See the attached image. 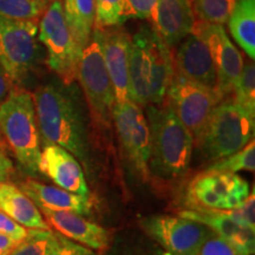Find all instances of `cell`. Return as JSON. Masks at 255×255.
Returning <instances> with one entry per match:
<instances>
[{"mask_svg": "<svg viewBox=\"0 0 255 255\" xmlns=\"http://www.w3.org/2000/svg\"><path fill=\"white\" fill-rule=\"evenodd\" d=\"M44 144H57L77 158L89 176L94 174L92 142L84 97L76 83H49L32 94Z\"/></svg>", "mask_w": 255, "mask_h": 255, "instance_id": "6da1fadb", "label": "cell"}, {"mask_svg": "<svg viewBox=\"0 0 255 255\" xmlns=\"http://www.w3.org/2000/svg\"><path fill=\"white\" fill-rule=\"evenodd\" d=\"M173 75L170 49L154 27L142 26L130 44L129 101L141 108L162 105Z\"/></svg>", "mask_w": 255, "mask_h": 255, "instance_id": "7a4b0ae2", "label": "cell"}, {"mask_svg": "<svg viewBox=\"0 0 255 255\" xmlns=\"http://www.w3.org/2000/svg\"><path fill=\"white\" fill-rule=\"evenodd\" d=\"M145 114L150 133V176L164 182L177 181L189 170L193 136L167 104L146 105Z\"/></svg>", "mask_w": 255, "mask_h": 255, "instance_id": "3957f363", "label": "cell"}, {"mask_svg": "<svg viewBox=\"0 0 255 255\" xmlns=\"http://www.w3.org/2000/svg\"><path fill=\"white\" fill-rule=\"evenodd\" d=\"M0 135L27 174L39 173L40 135L31 92L13 87L0 104Z\"/></svg>", "mask_w": 255, "mask_h": 255, "instance_id": "277c9868", "label": "cell"}, {"mask_svg": "<svg viewBox=\"0 0 255 255\" xmlns=\"http://www.w3.org/2000/svg\"><path fill=\"white\" fill-rule=\"evenodd\" d=\"M254 117L233 98L222 101L213 110L196 145L210 161L227 157L253 139Z\"/></svg>", "mask_w": 255, "mask_h": 255, "instance_id": "5b68a950", "label": "cell"}, {"mask_svg": "<svg viewBox=\"0 0 255 255\" xmlns=\"http://www.w3.org/2000/svg\"><path fill=\"white\" fill-rule=\"evenodd\" d=\"M77 78L94 123L98 129L104 128L110 130L115 94L104 63L101 28H94L88 46L83 50L78 64Z\"/></svg>", "mask_w": 255, "mask_h": 255, "instance_id": "8992f818", "label": "cell"}, {"mask_svg": "<svg viewBox=\"0 0 255 255\" xmlns=\"http://www.w3.org/2000/svg\"><path fill=\"white\" fill-rule=\"evenodd\" d=\"M39 39L47 51V65L69 85L77 78L82 52L76 46L63 12L62 0H51L38 25Z\"/></svg>", "mask_w": 255, "mask_h": 255, "instance_id": "52a82bcc", "label": "cell"}, {"mask_svg": "<svg viewBox=\"0 0 255 255\" xmlns=\"http://www.w3.org/2000/svg\"><path fill=\"white\" fill-rule=\"evenodd\" d=\"M167 105L189 130L196 145L203 135L216 105L222 102L218 91L188 81L174 72L169 85Z\"/></svg>", "mask_w": 255, "mask_h": 255, "instance_id": "ba28073f", "label": "cell"}, {"mask_svg": "<svg viewBox=\"0 0 255 255\" xmlns=\"http://www.w3.org/2000/svg\"><path fill=\"white\" fill-rule=\"evenodd\" d=\"M113 122L116 127L120 144L128 163L142 182L151 180L150 133L142 108L131 101L115 103Z\"/></svg>", "mask_w": 255, "mask_h": 255, "instance_id": "9c48e42d", "label": "cell"}, {"mask_svg": "<svg viewBox=\"0 0 255 255\" xmlns=\"http://www.w3.org/2000/svg\"><path fill=\"white\" fill-rule=\"evenodd\" d=\"M38 21L0 15V65L13 82H21L38 59Z\"/></svg>", "mask_w": 255, "mask_h": 255, "instance_id": "30bf717a", "label": "cell"}, {"mask_svg": "<svg viewBox=\"0 0 255 255\" xmlns=\"http://www.w3.org/2000/svg\"><path fill=\"white\" fill-rule=\"evenodd\" d=\"M139 228L170 255H197L212 233L206 226L193 220L167 214L139 219Z\"/></svg>", "mask_w": 255, "mask_h": 255, "instance_id": "8fae6325", "label": "cell"}, {"mask_svg": "<svg viewBox=\"0 0 255 255\" xmlns=\"http://www.w3.org/2000/svg\"><path fill=\"white\" fill-rule=\"evenodd\" d=\"M190 33H195L208 46L216 70V91L225 101L233 92L244 68V58L227 36L223 25L196 20Z\"/></svg>", "mask_w": 255, "mask_h": 255, "instance_id": "7c38bea8", "label": "cell"}, {"mask_svg": "<svg viewBox=\"0 0 255 255\" xmlns=\"http://www.w3.org/2000/svg\"><path fill=\"white\" fill-rule=\"evenodd\" d=\"M102 30L104 63L114 88L115 103L129 101V57L131 37L121 26Z\"/></svg>", "mask_w": 255, "mask_h": 255, "instance_id": "4fadbf2b", "label": "cell"}, {"mask_svg": "<svg viewBox=\"0 0 255 255\" xmlns=\"http://www.w3.org/2000/svg\"><path fill=\"white\" fill-rule=\"evenodd\" d=\"M38 170L62 189L77 195L90 196V189L81 163L75 156L62 146L44 144L40 152Z\"/></svg>", "mask_w": 255, "mask_h": 255, "instance_id": "5bb4252c", "label": "cell"}, {"mask_svg": "<svg viewBox=\"0 0 255 255\" xmlns=\"http://www.w3.org/2000/svg\"><path fill=\"white\" fill-rule=\"evenodd\" d=\"M41 215L50 228L70 240L78 242L92 251L109 250L111 233L97 223L83 218V215L69 210L39 208Z\"/></svg>", "mask_w": 255, "mask_h": 255, "instance_id": "9a60e30c", "label": "cell"}, {"mask_svg": "<svg viewBox=\"0 0 255 255\" xmlns=\"http://www.w3.org/2000/svg\"><path fill=\"white\" fill-rule=\"evenodd\" d=\"M174 72L188 81L216 90V70L208 46L199 36L190 33L181 41L173 56Z\"/></svg>", "mask_w": 255, "mask_h": 255, "instance_id": "2e32d148", "label": "cell"}, {"mask_svg": "<svg viewBox=\"0 0 255 255\" xmlns=\"http://www.w3.org/2000/svg\"><path fill=\"white\" fill-rule=\"evenodd\" d=\"M195 23L191 0H158L152 27L169 49L176 46Z\"/></svg>", "mask_w": 255, "mask_h": 255, "instance_id": "e0dca14e", "label": "cell"}, {"mask_svg": "<svg viewBox=\"0 0 255 255\" xmlns=\"http://www.w3.org/2000/svg\"><path fill=\"white\" fill-rule=\"evenodd\" d=\"M38 208L52 210H69L79 215H90L94 209V201L90 196L77 195L59 187L50 186L28 180L17 186Z\"/></svg>", "mask_w": 255, "mask_h": 255, "instance_id": "ac0fdd59", "label": "cell"}, {"mask_svg": "<svg viewBox=\"0 0 255 255\" xmlns=\"http://www.w3.org/2000/svg\"><path fill=\"white\" fill-rule=\"evenodd\" d=\"M180 216L206 226L216 235L228 241L245 255H253L255 250L254 229L239 225L229 219L225 210H193L186 209Z\"/></svg>", "mask_w": 255, "mask_h": 255, "instance_id": "d6986e66", "label": "cell"}, {"mask_svg": "<svg viewBox=\"0 0 255 255\" xmlns=\"http://www.w3.org/2000/svg\"><path fill=\"white\" fill-rule=\"evenodd\" d=\"M0 210L27 229H51L39 208L12 183L0 184Z\"/></svg>", "mask_w": 255, "mask_h": 255, "instance_id": "ffe728a7", "label": "cell"}, {"mask_svg": "<svg viewBox=\"0 0 255 255\" xmlns=\"http://www.w3.org/2000/svg\"><path fill=\"white\" fill-rule=\"evenodd\" d=\"M63 12L79 52L88 46L95 27V0H64Z\"/></svg>", "mask_w": 255, "mask_h": 255, "instance_id": "44dd1931", "label": "cell"}, {"mask_svg": "<svg viewBox=\"0 0 255 255\" xmlns=\"http://www.w3.org/2000/svg\"><path fill=\"white\" fill-rule=\"evenodd\" d=\"M228 27L238 45L252 60L255 58V0H237Z\"/></svg>", "mask_w": 255, "mask_h": 255, "instance_id": "7402d4cb", "label": "cell"}, {"mask_svg": "<svg viewBox=\"0 0 255 255\" xmlns=\"http://www.w3.org/2000/svg\"><path fill=\"white\" fill-rule=\"evenodd\" d=\"M108 255H170L146 235L126 234L117 238Z\"/></svg>", "mask_w": 255, "mask_h": 255, "instance_id": "603a6c76", "label": "cell"}, {"mask_svg": "<svg viewBox=\"0 0 255 255\" xmlns=\"http://www.w3.org/2000/svg\"><path fill=\"white\" fill-rule=\"evenodd\" d=\"M255 169V143L253 139L245 145L241 150L227 156V157L215 161L206 170L225 171V173L237 174L238 171H254Z\"/></svg>", "mask_w": 255, "mask_h": 255, "instance_id": "cb8c5ba5", "label": "cell"}, {"mask_svg": "<svg viewBox=\"0 0 255 255\" xmlns=\"http://www.w3.org/2000/svg\"><path fill=\"white\" fill-rule=\"evenodd\" d=\"M95 27L121 26L127 20L126 0H95Z\"/></svg>", "mask_w": 255, "mask_h": 255, "instance_id": "d4e9b609", "label": "cell"}, {"mask_svg": "<svg viewBox=\"0 0 255 255\" xmlns=\"http://www.w3.org/2000/svg\"><path fill=\"white\" fill-rule=\"evenodd\" d=\"M233 92L235 103L255 116V66L253 62L244 65Z\"/></svg>", "mask_w": 255, "mask_h": 255, "instance_id": "484cf974", "label": "cell"}, {"mask_svg": "<svg viewBox=\"0 0 255 255\" xmlns=\"http://www.w3.org/2000/svg\"><path fill=\"white\" fill-rule=\"evenodd\" d=\"M55 240V232L30 229L23 241L18 242L6 255H49Z\"/></svg>", "mask_w": 255, "mask_h": 255, "instance_id": "4316f807", "label": "cell"}, {"mask_svg": "<svg viewBox=\"0 0 255 255\" xmlns=\"http://www.w3.org/2000/svg\"><path fill=\"white\" fill-rule=\"evenodd\" d=\"M237 0H194L200 20L223 25L228 21Z\"/></svg>", "mask_w": 255, "mask_h": 255, "instance_id": "83f0119b", "label": "cell"}, {"mask_svg": "<svg viewBox=\"0 0 255 255\" xmlns=\"http://www.w3.org/2000/svg\"><path fill=\"white\" fill-rule=\"evenodd\" d=\"M45 8L33 0H0V15L14 20L38 21Z\"/></svg>", "mask_w": 255, "mask_h": 255, "instance_id": "f1b7e54d", "label": "cell"}, {"mask_svg": "<svg viewBox=\"0 0 255 255\" xmlns=\"http://www.w3.org/2000/svg\"><path fill=\"white\" fill-rule=\"evenodd\" d=\"M226 214L233 221L245 227L255 229V196L254 190H252L251 195H248L242 205L239 208L225 210Z\"/></svg>", "mask_w": 255, "mask_h": 255, "instance_id": "f546056e", "label": "cell"}, {"mask_svg": "<svg viewBox=\"0 0 255 255\" xmlns=\"http://www.w3.org/2000/svg\"><path fill=\"white\" fill-rule=\"evenodd\" d=\"M158 0H126L127 18L143 19L154 25Z\"/></svg>", "mask_w": 255, "mask_h": 255, "instance_id": "4dcf8cb0", "label": "cell"}, {"mask_svg": "<svg viewBox=\"0 0 255 255\" xmlns=\"http://www.w3.org/2000/svg\"><path fill=\"white\" fill-rule=\"evenodd\" d=\"M49 255H97L95 251L83 246L55 232V240Z\"/></svg>", "mask_w": 255, "mask_h": 255, "instance_id": "1f68e13d", "label": "cell"}, {"mask_svg": "<svg viewBox=\"0 0 255 255\" xmlns=\"http://www.w3.org/2000/svg\"><path fill=\"white\" fill-rule=\"evenodd\" d=\"M197 255H245L215 233H210Z\"/></svg>", "mask_w": 255, "mask_h": 255, "instance_id": "d6a6232c", "label": "cell"}, {"mask_svg": "<svg viewBox=\"0 0 255 255\" xmlns=\"http://www.w3.org/2000/svg\"><path fill=\"white\" fill-rule=\"evenodd\" d=\"M28 232H30V229L19 225L18 222H15L14 220H12L8 215H6L4 212L0 210V233L1 234L7 235L12 240L20 242L27 237Z\"/></svg>", "mask_w": 255, "mask_h": 255, "instance_id": "836d02e7", "label": "cell"}, {"mask_svg": "<svg viewBox=\"0 0 255 255\" xmlns=\"http://www.w3.org/2000/svg\"><path fill=\"white\" fill-rule=\"evenodd\" d=\"M12 174H13V162L4 151L0 150V184L8 182Z\"/></svg>", "mask_w": 255, "mask_h": 255, "instance_id": "e575fe53", "label": "cell"}, {"mask_svg": "<svg viewBox=\"0 0 255 255\" xmlns=\"http://www.w3.org/2000/svg\"><path fill=\"white\" fill-rule=\"evenodd\" d=\"M12 88H13V81L9 78L7 72L0 65V104L7 97Z\"/></svg>", "mask_w": 255, "mask_h": 255, "instance_id": "d590c367", "label": "cell"}, {"mask_svg": "<svg viewBox=\"0 0 255 255\" xmlns=\"http://www.w3.org/2000/svg\"><path fill=\"white\" fill-rule=\"evenodd\" d=\"M17 244H18L17 241L12 240V239L8 238L7 235L1 234V233H0V255L8 254L9 252L13 250Z\"/></svg>", "mask_w": 255, "mask_h": 255, "instance_id": "8d00e7d4", "label": "cell"}, {"mask_svg": "<svg viewBox=\"0 0 255 255\" xmlns=\"http://www.w3.org/2000/svg\"><path fill=\"white\" fill-rule=\"evenodd\" d=\"M33 1H36V2H38V4L45 6V7H46V6L49 5V2L51 1V0H33Z\"/></svg>", "mask_w": 255, "mask_h": 255, "instance_id": "74e56055", "label": "cell"}, {"mask_svg": "<svg viewBox=\"0 0 255 255\" xmlns=\"http://www.w3.org/2000/svg\"><path fill=\"white\" fill-rule=\"evenodd\" d=\"M4 148H5V142H4V139H2L1 135H0V150H2Z\"/></svg>", "mask_w": 255, "mask_h": 255, "instance_id": "f35d334b", "label": "cell"}]
</instances>
